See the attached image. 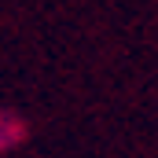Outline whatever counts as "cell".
I'll return each mask as SVG.
<instances>
[{
    "instance_id": "obj_1",
    "label": "cell",
    "mask_w": 158,
    "mask_h": 158,
    "mask_svg": "<svg viewBox=\"0 0 158 158\" xmlns=\"http://www.w3.org/2000/svg\"><path fill=\"white\" fill-rule=\"evenodd\" d=\"M19 132H22L19 118H15L11 110H0V151H7V147L19 140Z\"/></svg>"
}]
</instances>
